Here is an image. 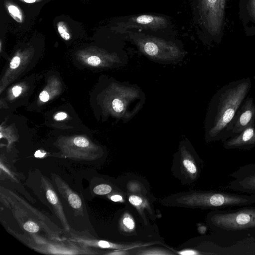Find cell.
I'll list each match as a JSON object with an SVG mask.
<instances>
[{
    "mask_svg": "<svg viewBox=\"0 0 255 255\" xmlns=\"http://www.w3.org/2000/svg\"><path fill=\"white\" fill-rule=\"evenodd\" d=\"M22 91V88L18 86H14L12 89V92L13 96L17 97L20 95Z\"/></svg>",
    "mask_w": 255,
    "mask_h": 255,
    "instance_id": "obj_26",
    "label": "cell"
},
{
    "mask_svg": "<svg viewBox=\"0 0 255 255\" xmlns=\"http://www.w3.org/2000/svg\"><path fill=\"white\" fill-rule=\"evenodd\" d=\"M101 59L97 56H91L87 59V63L93 66H97L101 64Z\"/></svg>",
    "mask_w": 255,
    "mask_h": 255,
    "instance_id": "obj_20",
    "label": "cell"
},
{
    "mask_svg": "<svg viewBox=\"0 0 255 255\" xmlns=\"http://www.w3.org/2000/svg\"><path fill=\"white\" fill-rule=\"evenodd\" d=\"M166 19L163 16L142 14L129 19L127 25L129 26H142L145 28L158 29L165 27Z\"/></svg>",
    "mask_w": 255,
    "mask_h": 255,
    "instance_id": "obj_13",
    "label": "cell"
},
{
    "mask_svg": "<svg viewBox=\"0 0 255 255\" xmlns=\"http://www.w3.org/2000/svg\"><path fill=\"white\" fill-rule=\"evenodd\" d=\"M23 228L26 231L34 233L39 231L40 228L39 225L33 221L29 220L24 223Z\"/></svg>",
    "mask_w": 255,
    "mask_h": 255,
    "instance_id": "obj_17",
    "label": "cell"
},
{
    "mask_svg": "<svg viewBox=\"0 0 255 255\" xmlns=\"http://www.w3.org/2000/svg\"><path fill=\"white\" fill-rule=\"evenodd\" d=\"M129 253L128 252V250H118V251H115L112 252L107 253L108 255H128Z\"/></svg>",
    "mask_w": 255,
    "mask_h": 255,
    "instance_id": "obj_27",
    "label": "cell"
},
{
    "mask_svg": "<svg viewBox=\"0 0 255 255\" xmlns=\"http://www.w3.org/2000/svg\"><path fill=\"white\" fill-rule=\"evenodd\" d=\"M139 255H170L172 254V253H170L168 252H166L165 251L157 249H148L145 250L144 251H142V252L138 253Z\"/></svg>",
    "mask_w": 255,
    "mask_h": 255,
    "instance_id": "obj_19",
    "label": "cell"
},
{
    "mask_svg": "<svg viewBox=\"0 0 255 255\" xmlns=\"http://www.w3.org/2000/svg\"><path fill=\"white\" fill-rule=\"evenodd\" d=\"M20 63V58L19 57L14 56L11 60L9 64L10 68L14 69L17 68Z\"/></svg>",
    "mask_w": 255,
    "mask_h": 255,
    "instance_id": "obj_22",
    "label": "cell"
},
{
    "mask_svg": "<svg viewBox=\"0 0 255 255\" xmlns=\"http://www.w3.org/2000/svg\"><path fill=\"white\" fill-rule=\"evenodd\" d=\"M110 199L114 202H120L123 200L122 196L119 194L113 195L110 197Z\"/></svg>",
    "mask_w": 255,
    "mask_h": 255,
    "instance_id": "obj_29",
    "label": "cell"
},
{
    "mask_svg": "<svg viewBox=\"0 0 255 255\" xmlns=\"http://www.w3.org/2000/svg\"><path fill=\"white\" fill-rule=\"evenodd\" d=\"M230 176L233 179L224 189L255 195V162L239 167Z\"/></svg>",
    "mask_w": 255,
    "mask_h": 255,
    "instance_id": "obj_6",
    "label": "cell"
},
{
    "mask_svg": "<svg viewBox=\"0 0 255 255\" xmlns=\"http://www.w3.org/2000/svg\"><path fill=\"white\" fill-rule=\"evenodd\" d=\"M67 117V115L64 112H60L57 113L54 116V119L56 121H61L66 119Z\"/></svg>",
    "mask_w": 255,
    "mask_h": 255,
    "instance_id": "obj_28",
    "label": "cell"
},
{
    "mask_svg": "<svg viewBox=\"0 0 255 255\" xmlns=\"http://www.w3.org/2000/svg\"><path fill=\"white\" fill-rule=\"evenodd\" d=\"M71 238L69 240L74 243L88 247H93L103 249H110L115 250H129L134 248L144 246L145 244H119L110 242L106 241L98 240L97 239H90L86 237L70 233Z\"/></svg>",
    "mask_w": 255,
    "mask_h": 255,
    "instance_id": "obj_11",
    "label": "cell"
},
{
    "mask_svg": "<svg viewBox=\"0 0 255 255\" xmlns=\"http://www.w3.org/2000/svg\"><path fill=\"white\" fill-rule=\"evenodd\" d=\"M58 30L61 36L65 40H67L70 38V35L66 32L64 28L61 26H58Z\"/></svg>",
    "mask_w": 255,
    "mask_h": 255,
    "instance_id": "obj_23",
    "label": "cell"
},
{
    "mask_svg": "<svg viewBox=\"0 0 255 255\" xmlns=\"http://www.w3.org/2000/svg\"><path fill=\"white\" fill-rule=\"evenodd\" d=\"M44 153H42L41 152V151L40 150H38L35 153V156H40V157H42L43 156V155H44Z\"/></svg>",
    "mask_w": 255,
    "mask_h": 255,
    "instance_id": "obj_30",
    "label": "cell"
},
{
    "mask_svg": "<svg viewBox=\"0 0 255 255\" xmlns=\"http://www.w3.org/2000/svg\"><path fill=\"white\" fill-rule=\"evenodd\" d=\"M173 205L217 210L255 204V195L223 191H194L177 195L170 202Z\"/></svg>",
    "mask_w": 255,
    "mask_h": 255,
    "instance_id": "obj_2",
    "label": "cell"
},
{
    "mask_svg": "<svg viewBox=\"0 0 255 255\" xmlns=\"http://www.w3.org/2000/svg\"><path fill=\"white\" fill-rule=\"evenodd\" d=\"M255 120V104L251 97H247L235 119L231 136L240 132Z\"/></svg>",
    "mask_w": 255,
    "mask_h": 255,
    "instance_id": "obj_8",
    "label": "cell"
},
{
    "mask_svg": "<svg viewBox=\"0 0 255 255\" xmlns=\"http://www.w3.org/2000/svg\"><path fill=\"white\" fill-rule=\"evenodd\" d=\"M112 191V187L106 184H102L98 185L94 187L93 190V192L99 195H104L111 193Z\"/></svg>",
    "mask_w": 255,
    "mask_h": 255,
    "instance_id": "obj_16",
    "label": "cell"
},
{
    "mask_svg": "<svg viewBox=\"0 0 255 255\" xmlns=\"http://www.w3.org/2000/svg\"><path fill=\"white\" fill-rule=\"evenodd\" d=\"M188 141H183L180 145L182 166L185 172L192 179H196L199 174L200 167L196 162L192 154L190 152Z\"/></svg>",
    "mask_w": 255,
    "mask_h": 255,
    "instance_id": "obj_14",
    "label": "cell"
},
{
    "mask_svg": "<svg viewBox=\"0 0 255 255\" xmlns=\"http://www.w3.org/2000/svg\"><path fill=\"white\" fill-rule=\"evenodd\" d=\"M41 182L47 200L52 206L64 229L66 231H69L70 226L65 217L63 207L52 185L49 181L43 176H41Z\"/></svg>",
    "mask_w": 255,
    "mask_h": 255,
    "instance_id": "obj_12",
    "label": "cell"
},
{
    "mask_svg": "<svg viewBox=\"0 0 255 255\" xmlns=\"http://www.w3.org/2000/svg\"><path fill=\"white\" fill-rule=\"evenodd\" d=\"M51 176L59 192L73 209L75 214L76 216H83L84 208L79 196L60 177L56 174H52Z\"/></svg>",
    "mask_w": 255,
    "mask_h": 255,
    "instance_id": "obj_10",
    "label": "cell"
},
{
    "mask_svg": "<svg viewBox=\"0 0 255 255\" xmlns=\"http://www.w3.org/2000/svg\"><path fill=\"white\" fill-rule=\"evenodd\" d=\"M39 99L41 101L46 102L48 101L49 95L46 91H43L40 93Z\"/></svg>",
    "mask_w": 255,
    "mask_h": 255,
    "instance_id": "obj_25",
    "label": "cell"
},
{
    "mask_svg": "<svg viewBox=\"0 0 255 255\" xmlns=\"http://www.w3.org/2000/svg\"><path fill=\"white\" fill-rule=\"evenodd\" d=\"M25 2L27 3H33L36 0H24Z\"/></svg>",
    "mask_w": 255,
    "mask_h": 255,
    "instance_id": "obj_31",
    "label": "cell"
},
{
    "mask_svg": "<svg viewBox=\"0 0 255 255\" xmlns=\"http://www.w3.org/2000/svg\"><path fill=\"white\" fill-rule=\"evenodd\" d=\"M227 149L250 150L255 147V120L240 133L223 142Z\"/></svg>",
    "mask_w": 255,
    "mask_h": 255,
    "instance_id": "obj_7",
    "label": "cell"
},
{
    "mask_svg": "<svg viewBox=\"0 0 255 255\" xmlns=\"http://www.w3.org/2000/svg\"><path fill=\"white\" fill-rule=\"evenodd\" d=\"M239 16L245 34L255 35V0H239Z\"/></svg>",
    "mask_w": 255,
    "mask_h": 255,
    "instance_id": "obj_9",
    "label": "cell"
},
{
    "mask_svg": "<svg viewBox=\"0 0 255 255\" xmlns=\"http://www.w3.org/2000/svg\"><path fill=\"white\" fill-rule=\"evenodd\" d=\"M207 220L210 227L218 232L255 231V206L214 210L208 214Z\"/></svg>",
    "mask_w": 255,
    "mask_h": 255,
    "instance_id": "obj_4",
    "label": "cell"
},
{
    "mask_svg": "<svg viewBox=\"0 0 255 255\" xmlns=\"http://www.w3.org/2000/svg\"><path fill=\"white\" fill-rule=\"evenodd\" d=\"M120 226L123 231L129 233L134 231L135 223L132 218L128 214H126L122 218Z\"/></svg>",
    "mask_w": 255,
    "mask_h": 255,
    "instance_id": "obj_15",
    "label": "cell"
},
{
    "mask_svg": "<svg viewBox=\"0 0 255 255\" xmlns=\"http://www.w3.org/2000/svg\"><path fill=\"white\" fill-rule=\"evenodd\" d=\"M8 9L11 15L16 17H18L21 19L20 11L17 7L14 5H10L8 6Z\"/></svg>",
    "mask_w": 255,
    "mask_h": 255,
    "instance_id": "obj_21",
    "label": "cell"
},
{
    "mask_svg": "<svg viewBox=\"0 0 255 255\" xmlns=\"http://www.w3.org/2000/svg\"><path fill=\"white\" fill-rule=\"evenodd\" d=\"M72 143L74 144L83 147H90V144L89 141L84 137L77 136L75 137Z\"/></svg>",
    "mask_w": 255,
    "mask_h": 255,
    "instance_id": "obj_18",
    "label": "cell"
},
{
    "mask_svg": "<svg viewBox=\"0 0 255 255\" xmlns=\"http://www.w3.org/2000/svg\"><path fill=\"white\" fill-rule=\"evenodd\" d=\"M178 254L182 255H196L200 254V253L198 252L192 250H186L180 251L178 252Z\"/></svg>",
    "mask_w": 255,
    "mask_h": 255,
    "instance_id": "obj_24",
    "label": "cell"
},
{
    "mask_svg": "<svg viewBox=\"0 0 255 255\" xmlns=\"http://www.w3.org/2000/svg\"><path fill=\"white\" fill-rule=\"evenodd\" d=\"M252 87L250 78L234 81L223 86L212 97L204 121L207 143L230 137L236 116Z\"/></svg>",
    "mask_w": 255,
    "mask_h": 255,
    "instance_id": "obj_1",
    "label": "cell"
},
{
    "mask_svg": "<svg viewBox=\"0 0 255 255\" xmlns=\"http://www.w3.org/2000/svg\"><path fill=\"white\" fill-rule=\"evenodd\" d=\"M253 247H255L253 249V250H251V254H255V244H253Z\"/></svg>",
    "mask_w": 255,
    "mask_h": 255,
    "instance_id": "obj_32",
    "label": "cell"
},
{
    "mask_svg": "<svg viewBox=\"0 0 255 255\" xmlns=\"http://www.w3.org/2000/svg\"><path fill=\"white\" fill-rule=\"evenodd\" d=\"M134 42L142 53L156 62H177L185 56V52L176 44L159 38L147 36L138 38Z\"/></svg>",
    "mask_w": 255,
    "mask_h": 255,
    "instance_id": "obj_5",
    "label": "cell"
},
{
    "mask_svg": "<svg viewBox=\"0 0 255 255\" xmlns=\"http://www.w3.org/2000/svg\"><path fill=\"white\" fill-rule=\"evenodd\" d=\"M227 3V0H197L198 22L210 45H219L222 41Z\"/></svg>",
    "mask_w": 255,
    "mask_h": 255,
    "instance_id": "obj_3",
    "label": "cell"
}]
</instances>
